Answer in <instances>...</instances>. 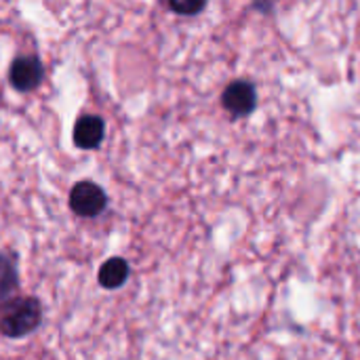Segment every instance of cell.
Returning <instances> with one entry per match:
<instances>
[{
    "label": "cell",
    "instance_id": "obj_1",
    "mask_svg": "<svg viewBox=\"0 0 360 360\" xmlns=\"http://www.w3.org/2000/svg\"><path fill=\"white\" fill-rule=\"evenodd\" d=\"M42 321V308L36 297H17L0 306V333L6 338H23L36 331Z\"/></svg>",
    "mask_w": 360,
    "mask_h": 360
},
{
    "label": "cell",
    "instance_id": "obj_2",
    "mask_svg": "<svg viewBox=\"0 0 360 360\" xmlns=\"http://www.w3.org/2000/svg\"><path fill=\"white\" fill-rule=\"evenodd\" d=\"M70 207L80 217H97L108 207V196L93 181H78L70 192Z\"/></svg>",
    "mask_w": 360,
    "mask_h": 360
},
{
    "label": "cell",
    "instance_id": "obj_3",
    "mask_svg": "<svg viewBox=\"0 0 360 360\" xmlns=\"http://www.w3.org/2000/svg\"><path fill=\"white\" fill-rule=\"evenodd\" d=\"M42 76H44L42 63L34 55H21L8 68V82L19 93H27L36 89L42 82Z\"/></svg>",
    "mask_w": 360,
    "mask_h": 360
},
{
    "label": "cell",
    "instance_id": "obj_4",
    "mask_svg": "<svg viewBox=\"0 0 360 360\" xmlns=\"http://www.w3.org/2000/svg\"><path fill=\"white\" fill-rule=\"evenodd\" d=\"M255 103H257V93L249 80H232L221 93V105L234 116L249 114L255 108Z\"/></svg>",
    "mask_w": 360,
    "mask_h": 360
},
{
    "label": "cell",
    "instance_id": "obj_5",
    "mask_svg": "<svg viewBox=\"0 0 360 360\" xmlns=\"http://www.w3.org/2000/svg\"><path fill=\"white\" fill-rule=\"evenodd\" d=\"M105 133L103 118L95 114H84L74 124V143L82 150H95L101 146Z\"/></svg>",
    "mask_w": 360,
    "mask_h": 360
},
{
    "label": "cell",
    "instance_id": "obj_6",
    "mask_svg": "<svg viewBox=\"0 0 360 360\" xmlns=\"http://www.w3.org/2000/svg\"><path fill=\"white\" fill-rule=\"evenodd\" d=\"M129 272H131V268L122 257H112L99 268L97 281L103 289H118L127 283Z\"/></svg>",
    "mask_w": 360,
    "mask_h": 360
},
{
    "label": "cell",
    "instance_id": "obj_7",
    "mask_svg": "<svg viewBox=\"0 0 360 360\" xmlns=\"http://www.w3.org/2000/svg\"><path fill=\"white\" fill-rule=\"evenodd\" d=\"M19 278H17V268L13 257L0 255V306L8 304L13 295L17 293Z\"/></svg>",
    "mask_w": 360,
    "mask_h": 360
},
{
    "label": "cell",
    "instance_id": "obj_8",
    "mask_svg": "<svg viewBox=\"0 0 360 360\" xmlns=\"http://www.w3.org/2000/svg\"><path fill=\"white\" fill-rule=\"evenodd\" d=\"M169 8L175 13H184V15H192L205 8V2H169Z\"/></svg>",
    "mask_w": 360,
    "mask_h": 360
}]
</instances>
